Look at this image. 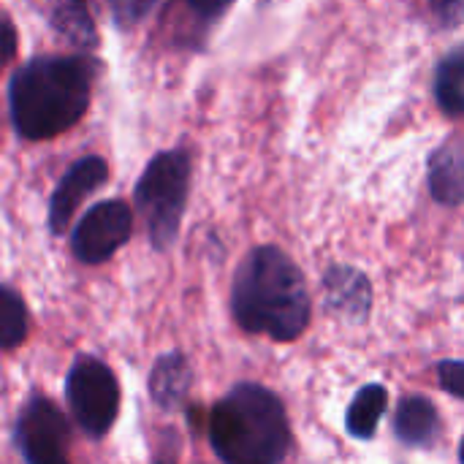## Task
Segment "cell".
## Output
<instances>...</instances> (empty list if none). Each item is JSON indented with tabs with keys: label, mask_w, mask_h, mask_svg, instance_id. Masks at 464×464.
<instances>
[{
	"label": "cell",
	"mask_w": 464,
	"mask_h": 464,
	"mask_svg": "<svg viewBox=\"0 0 464 464\" xmlns=\"http://www.w3.org/2000/svg\"><path fill=\"white\" fill-rule=\"evenodd\" d=\"M231 310L250 334L296 340L310 324V296L299 266L275 245H261L237 269Z\"/></svg>",
	"instance_id": "obj_1"
},
{
	"label": "cell",
	"mask_w": 464,
	"mask_h": 464,
	"mask_svg": "<svg viewBox=\"0 0 464 464\" xmlns=\"http://www.w3.org/2000/svg\"><path fill=\"white\" fill-rule=\"evenodd\" d=\"M92 92V63L84 57H35L22 65L8 87L11 120L30 141L73 128Z\"/></svg>",
	"instance_id": "obj_2"
},
{
	"label": "cell",
	"mask_w": 464,
	"mask_h": 464,
	"mask_svg": "<svg viewBox=\"0 0 464 464\" xmlns=\"http://www.w3.org/2000/svg\"><path fill=\"white\" fill-rule=\"evenodd\" d=\"M209 440L223 464H280L291 446L283 402L256 383L231 389L209 416Z\"/></svg>",
	"instance_id": "obj_3"
},
{
	"label": "cell",
	"mask_w": 464,
	"mask_h": 464,
	"mask_svg": "<svg viewBox=\"0 0 464 464\" xmlns=\"http://www.w3.org/2000/svg\"><path fill=\"white\" fill-rule=\"evenodd\" d=\"M190 188V155L185 150H169L150 160L136 182V204L147 223L150 239L158 250H166L179 231Z\"/></svg>",
	"instance_id": "obj_4"
},
{
	"label": "cell",
	"mask_w": 464,
	"mask_h": 464,
	"mask_svg": "<svg viewBox=\"0 0 464 464\" xmlns=\"http://www.w3.org/2000/svg\"><path fill=\"white\" fill-rule=\"evenodd\" d=\"M65 397L73 413V421L82 427L90 438H103L120 411V386L114 372L92 359L82 356L73 362L68 381H65Z\"/></svg>",
	"instance_id": "obj_5"
},
{
	"label": "cell",
	"mask_w": 464,
	"mask_h": 464,
	"mask_svg": "<svg viewBox=\"0 0 464 464\" xmlns=\"http://www.w3.org/2000/svg\"><path fill=\"white\" fill-rule=\"evenodd\" d=\"M130 228L133 212L125 201H101L73 228L71 250L82 264H103L128 242Z\"/></svg>",
	"instance_id": "obj_6"
},
{
	"label": "cell",
	"mask_w": 464,
	"mask_h": 464,
	"mask_svg": "<svg viewBox=\"0 0 464 464\" xmlns=\"http://www.w3.org/2000/svg\"><path fill=\"white\" fill-rule=\"evenodd\" d=\"M68 421L63 413L46 402L44 397H35L24 405L19 424H16V446L27 464H68Z\"/></svg>",
	"instance_id": "obj_7"
},
{
	"label": "cell",
	"mask_w": 464,
	"mask_h": 464,
	"mask_svg": "<svg viewBox=\"0 0 464 464\" xmlns=\"http://www.w3.org/2000/svg\"><path fill=\"white\" fill-rule=\"evenodd\" d=\"M109 177V166L103 158L98 155H87L82 160H76L65 177L60 179V185L52 193L49 201V228L52 234H63L68 228V223L73 220V212L79 209V204L95 193Z\"/></svg>",
	"instance_id": "obj_8"
},
{
	"label": "cell",
	"mask_w": 464,
	"mask_h": 464,
	"mask_svg": "<svg viewBox=\"0 0 464 464\" xmlns=\"http://www.w3.org/2000/svg\"><path fill=\"white\" fill-rule=\"evenodd\" d=\"M324 288H326V307L334 310L337 315H348L353 321L367 315L372 291L362 272L351 266H332L326 272Z\"/></svg>",
	"instance_id": "obj_9"
},
{
	"label": "cell",
	"mask_w": 464,
	"mask_h": 464,
	"mask_svg": "<svg viewBox=\"0 0 464 464\" xmlns=\"http://www.w3.org/2000/svg\"><path fill=\"white\" fill-rule=\"evenodd\" d=\"M430 190L435 201L446 207H459L464 198V155L462 141L451 139L438 147L430 158Z\"/></svg>",
	"instance_id": "obj_10"
},
{
	"label": "cell",
	"mask_w": 464,
	"mask_h": 464,
	"mask_svg": "<svg viewBox=\"0 0 464 464\" xmlns=\"http://www.w3.org/2000/svg\"><path fill=\"white\" fill-rule=\"evenodd\" d=\"M394 432L405 446L430 449L440 432V419H438L435 405L419 394L405 397L397 408V416H394Z\"/></svg>",
	"instance_id": "obj_11"
},
{
	"label": "cell",
	"mask_w": 464,
	"mask_h": 464,
	"mask_svg": "<svg viewBox=\"0 0 464 464\" xmlns=\"http://www.w3.org/2000/svg\"><path fill=\"white\" fill-rule=\"evenodd\" d=\"M190 378H193V372H190L188 359L182 353H166L152 367L150 394L160 408L177 411L190 392Z\"/></svg>",
	"instance_id": "obj_12"
},
{
	"label": "cell",
	"mask_w": 464,
	"mask_h": 464,
	"mask_svg": "<svg viewBox=\"0 0 464 464\" xmlns=\"http://www.w3.org/2000/svg\"><path fill=\"white\" fill-rule=\"evenodd\" d=\"M386 405H389V392L383 386L378 383L364 386L348 408V416H345L348 432L359 440H370L386 413Z\"/></svg>",
	"instance_id": "obj_13"
},
{
	"label": "cell",
	"mask_w": 464,
	"mask_h": 464,
	"mask_svg": "<svg viewBox=\"0 0 464 464\" xmlns=\"http://www.w3.org/2000/svg\"><path fill=\"white\" fill-rule=\"evenodd\" d=\"M52 27L76 46L95 44V22L87 0H60L52 11Z\"/></svg>",
	"instance_id": "obj_14"
},
{
	"label": "cell",
	"mask_w": 464,
	"mask_h": 464,
	"mask_svg": "<svg viewBox=\"0 0 464 464\" xmlns=\"http://www.w3.org/2000/svg\"><path fill=\"white\" fill-rule=\"evenodd\" d=\"M435 98L438 106L449 117H459L464 111V54L462 49H454L443 63L438 65L435 76Z\"/></svg>",
	"instance_id": "obj_15"
},
{
	"label": "cell",
	"mask_w": 464,
	"mask_h": 464,
	"mask_svg": "<svg viewBox=\"0 0 464 464\" xmlns=\"http://www.w3.org/2000/svg\"><path fill=\"white\" fill-rule=\"evenodd\" d=\"M24 337H27V307L14 288L0 285V351L16 348Z\"/></svg>",
	"instance_id": "obj_16"
},
{
	"label": "cell",
	"mask_w": 464,
	"mask_h": 464,
	"mask_svg": "<svg viewBox=\"0 0 464 464\" xmlns=\"http://www.w3.org/2000/svg\"><path fill=\"white\" fill-rule=\"evenodd\" d=\"M158 0H111V14H114V22H120L122 27H130L136 22H141L152 5Z\"/></svg>",
	"instance_id": "obj_17"
},
{
	"label": "cell",
	"mask_w": 464,
	"mask_h": 464,
	"mask_svg": "<svg viewBox=\"0 0 464 464\" xmlns=\"http://www.w3.org/2000/svg\"><path fill=\"white\" fill-rule=\"evenodd\" d=\"M438 372H440V386L451 394V397H457V400H464V364L462 362H457V359H451V362H443L440 367H438Z\"/></svg>",
	"instance_id": "obj_18"
},
{
	"label": "cell",
	"mask_w": 464,
	"mask_h": 464,
	"mask_svg": "<svg viewBox=\"0 0 464 464\" xmlns=\"http://www.w3.org/2000/svg\"><path fill=\"white\" fill-rule=\"evenodd\" d=\"M16 54V27L8 19H0V71Z\"/></svg>",
	"instance_id": "obj_19"
},
{
	"label": "cell",
	"mask_w": 464,
	"mask_h": 464,
	"mask_svg": "<svg viewBox=\"0 0 464 464\" xmlns=\"http://www.w3.org/2000/svg\"><path fill=\"white\" fill-rule=\"evenodd\" d=\"M185 3L201 19H218L223 11H228L234 5V0H185Z\"/></svg>",
	"instance_id": "obj_20"
},
{
	"label": "cell",
	"mask_w": 464,
	"mask_h": 464,
	"mask_svg": "<svg viewBox=\"0 0 464 464\" xmlns=\"http://www.w3.org/2000/svg\"><path fill=\"white\" fill-rule=\"evenodd\" d=\"M438 19L446 24V27H454L462 16V0H430Z\"/></svg>",
	"instance_id": "obj_21"
}]
</instances>
